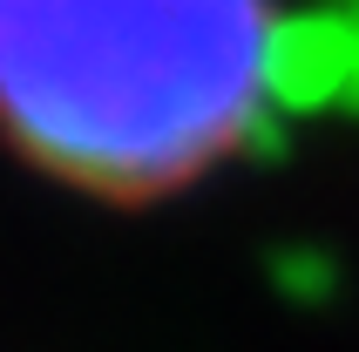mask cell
Masks as SVG:
<instances>
[{
	"mask_svg": "<svg viewBox=\"0 0 359 352\" xmlns=\"http://www.w3.org/2000/svg\"><path fill=\"white\" fill-rule=\"evenodd\" d=\"M278 0H0V142L102 203H156L271 116Z\"/></svg>",
	"mask_w": 359,
	"mask_h": 352,
	"instance_id": "cell-1",
	"label": "cell"
}]
</instances>
